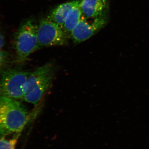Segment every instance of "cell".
I'll return each mask as SVG.
<instances>
[{
    "label": "cell",
    "instance_id": "cell-1",
    "mask_svg": "<svg viewBox=\"0 0 149 149\" xmlns=\"http://www.w3.org/2000/svg\"><path fill=\"white\" fill-rule=\"evenodd\" d=\"M31 117L19 101L0 96V138L21 133Z\"/></svg>",
    "mask_w": 149,
    "mask_h": 149
},
{
    "label": "cell",
    "instance_id": "cell-2",
    "mask_svg": "<svg viewBox=\"0 0 149 149\" xmlns=\"http://www.w3.org/2000/svg\"><path fill=\"white\" fill-rule=\"evenodd\" d=\"M54 74L53 65L47 63L31 72L25 82L23 100L37 105L50 87Z\"/></svg>",
    "mask_w": 149,
    "mask_h": 149
},
{
    "label": "cell",
    "instance_id": "cell-3",
    "mask_svg": "<svg viewBox=\"0 0 149 149\" xmlns=\"http://www.w3.org/2000/svg\"><path fill=\"white\" fill-rule=\"evenodd\" d=\"M37 28L35 20L29 19L21 23L15 33L14 48L19 62L25 61L31 54L42 48L37 37Z\"/></svg>",
    "mask_w": 149,
    "mask_h": 149
},
{
    "label": "cell",
    "instance_id": "cell-4",
    "mask_svg": "<svg viewBox=\"0 0 149 149\" xmlns=\"http://www.w3.org/2000/svg\"><path fill=\"white\" fill-rule=\"evenodd\" d=\"M30 73L17 69L5 71L0 78V96L23 100L24 85Z\"/></svg>",
    "mask_w": 149,
    "mask_h": 149
},
{
    "label": "cell",
    "instance_id": "cell-5",
    "mask_svg": "<svg viewBox=\"0 0 149 149\" xmlns=\"http://www.w3.org/2000/svg\"><path fill=\"white\" fill-rule=\"evenodd\" d=\"M37 37L41 47L66 45L69 38L60 25L47 17L38 24Z\"/></svg>",
    "mask_w": 149,
    "mask_h": 149
},
{
    "label": "cell",
    "instance_id": "cell-6",
    "mask_svg": "<svg viewBox=\"0 0 149 149\" xmlns=\"http://www.w3.org/2000/svg\"><path fill=\"white\" fill-rule=\"evenodd\" d=\"M109 15H104L94 18L82 17L70 37L74 44H78L90 39L104 28L108 23Z\"/></svg>",
    "mask_w": 149,
    "mask_h": 149
},
{
    "label": "cell",
    "instance_id": "cell-7",
    "mask_svg": "<svg viewBox=\"0 0 149 149\" xmlns=\"http://www.w3.org/2000/svg\"><path fill=\"white\" fill-rule=\"evenodd\" d=\"M83 16L94 18L109 15L110 0H81Z\"/></svg>",
    "mask_w": 149,
    "mask_h": 149
},
{
    "label": "cell",
    "instance_id": "cell-8",
    "mask_svg": "<svg viewBox=\"0 0 149 149\" xmlns=\"http://www.w3.org/2000/svg\"><path fill=\"white\" fill-rule=\"evenodd\" d=\"M81 0H73L57 6L50 12L47 18L58 24L62 28L65 20L70 11Z\"/></svg>",
    "mask_w": 149,
    "mask_h": 149
},
{
    "label": "cell",
    "instance_id": "cell-9",
    "mask_svg": "<svg viewBox=\"0 0 149 149\" xmlns=\"http://www.w3.org/2000/svg\"><path fill=\"white\" fill-rule=\"evenodd\" d=\"M80 3V2L70 11L62 26L63 29L69 37L72 30L78 24L83 15Z\"/></svg>",
    "mask_w": 149,
    "mask_h": 149
},
{
    "label": "cell",
    "instance_id": "cell-10",
    "mask_svg": "<svg viewBox=\"0 0 149 149\" xmlns=\"http://www.w3.org/2000/svg\"><path fill=\"white\" fill-rule=\"evenodd\" d=\"M20 133L14 134L12 138H0V149H15Z\"/></svg>",
    "mask_w": 149,
    "mask_h": 149
},
{
    "label": "cell",
    "instance_id": "cell-11",
    "mask_svg": "<svg viewBox=\"0 0 149 149\" xmlns=\"http://www.w3.org/2000/svg\"><path fill=\"white\" fill-rule=\"evenodd\" d=\"M8 54L4 51L0 50V69L3 66L7 59Z\"/></svg>",
    "mask_w": 149,
    "mask_h": 149
},
{
    "label": "cell",
    "instance_id": "cell-12",
    "mask_svg": "<svg viewBox=\"0 0 149 149\" xmlns=\"http://www.w3.org/2000/svg\"><path fill=\"white\" fill-rule=\"evenodd\" d=\"M5 44V39L2 33L0 32V50H1Z\"/></svg>",
    "mask_w": 149,
    "mask_h": 149
}]
</instances>
